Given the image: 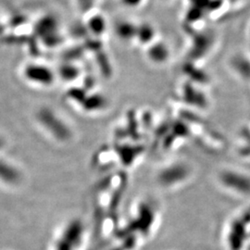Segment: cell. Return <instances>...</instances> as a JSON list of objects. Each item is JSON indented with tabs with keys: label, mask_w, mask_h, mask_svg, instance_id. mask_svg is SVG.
Instances as JSON below:
<instances>
[{
	"label": "cell",
	"mask_w": 250,
	"mask_h": 250,
	"mask_svg": "<svg viewBox=\"0 0 250 250\" xmlns=\"http://www.w3.org/2000/svg\"><path fill=\"white\" fill-rule=\"evenodd\" d=\"M21 76L28 83L33 86H49L54 81L53 73L50 69L41 64L30 63L27 64L21 71Z\"/></svg>",
	"instance_id": "cell-1"
},
{
	"label": "cell",
	"mask_w": 250,
	"mask_h": 250,
	"mask_svg": "<svg viewBox=\"0 0 250 250\" xmlns=\"http://www.w3.org/2000/svg\"><path fill=\"white\" fill-rule=\"evenodd\" d=\"M23 181V173L18 166L6 158L0 157V185L17 188Z\"/></svg>",
	"instance_id": "cell-2"
},
{
	"label": "cell",
	"mask_w": 250,
	"mask_h": 250,
	"mask_svg": "<svg viewBox=\"0 0 250 250\" xmlns=\"http://www.w3.org/2000/svg\"><path fill=\"white\" fill-rule=\"evenodd\" d=\"M104 21L101 17H95L92 18V21L90 22V27L92 28V30H94L95 32H102L104 29Z\"/></svg>",
	"instance_id": "cell-3"
},
{
	"label": "cell",
	"mask_w": 250,
	"mask_h": 250,
	"mask_svg": "<svg viewBox=\"0 0 250 250\" xmlns=\"http://www.w3.org/2000/svg\"><path fill=\"white\" fill-rule=\"evenodd\" d=\"M142 0H123V2L125 3V5L128 7H136L139 5V3Z\"/></svg>",
	"instance_id": "cell-4"
},
{
	"label": "cell",
	"mask_w": 250,
	"mask_h": 250,
	"mask_svg": "<svg viewBox=\"0 0 250 250\" xmlns=\"http://www.w3.org/2000/svg\"><path fill=\"white\" fill-rule=\"evenodd\" d=\"M4 146V141H3V139L0 137V150H1V148Z\"/></svg>",
	"instance_id": "cell-5"
}]
</instances>
